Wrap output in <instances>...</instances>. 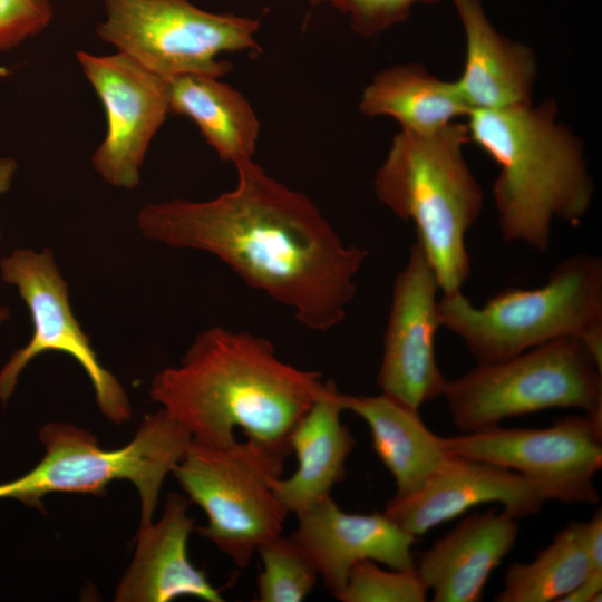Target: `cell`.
Returning <instances> with one entry per match:
<instances>
[{
	"instance_id": "cell-1",
	"label": "cell",
	"mask_w": 602,
	"mask_h": 602,
	"mask_svg": "<svg viewBox=\"0 0 602 602\" xmlns=\"http://www.w3.org/2000/svg\"><path fill=\"white\" fill-rule=\"evenodd\" d=\"M234 167L235 186L212 200L145 205L137 216L142 235L211 253L304 328H336L357 293L368 251L347 244L313 201L253 158Z\"/></svg>"
},
{
	"instance_id": "cell-2",
	"label": "cell",
	"mask_w": 602,
	"mask_h": 602,
	"mask_svg": "<svg viewBox=\"0 0 602 602\" xmlns=\"http://www.w3.org/2000/svg\"><path fill=\"white\" fill-rule=\"evenodd\" d=\"M322 373L281 360L273 343L221 326L200 332L149 396L192 438L214 446L246 439L289 456L290 435L327 388Z\"/></svg>"
},
{
	"instance_id": "cell-3",
	"label": "cell",
	"mask_w": 602,
	"mask_h": 602,
	"mask_svg": "<svg viewBox=\"0 0 602 602\" xmlns=\"http://www.w3.org/2000/svg\"><path fill=\"white\" fill-rule=\"evenodd\" d=\"M466 118L468 143L498 167L493 196L503 240L546 252L553 222L577 225L592 203L581 139L557 119L553 100Z\"/></svg>"
},
{
	"instance_id": "cell-4",
	"label": "cell",
	"mask_w": 602,
	"mask_h": 602,
	"mask_svg": "<svg viewBox=\"0 0 602 602\" xmlns=\"http://www.w3.org/2000/svg\"><path fill=\"white\" fill-rule=\"evenodd\" d=\"M466 124L428 135L399 132L375 174L381 204L414 223L443 294L462 291L470 276L466 235L479 217L484 194L465 159Z\"/></svg>"
},
{
	"instance_id": "cell-5",
	"label": "cell",
	"mask_w": 602,
	"mask_h": 602,
	"mask_svg": "<svg viewBox=\"0 0 602 602\" xmlns=\"http://www.w3.org/2000/svg\"><path fill=\"white\" fill-rule=\"evenodd\" d=\"M441 327L477 363L501 361L546 342L575 337L602 368V260L577 253L535 289L509 288L477 307L457 291L438 299Z\"/></svg>"
},
{
	"instance_id": "cell-6",
	"label": "cell",
	"mask_w": 602,
	"mask_h": 602,
	"mask_svg": "<svg viewBox=\"0 0 602 602\" xmlns=\"http://www.w3.org/2000/svg\"><path fill=\"white\" fill-rule=\"evenodd\" d=\"M39 440L43 457L27 474L0 484V499L41 509L48 494L103 495L111 482L125 479L139 495L143 526L153 522L164 479L183 459L192 436L161 408L118 449H103L90 431L66 423L42 426Z\"/></svg>"
},
{
	"instance_id": "cell-7",
	"label": "cell",
	"mask_w": 602,
	"mask_h": 602,
	"mask_svg": "<svg viewBox=\"0 0 602 602\" xmlns=\"http://www.w3.org/2000/svg\"><path fill=\"white\" fill-rule=\"evenodd\" d=\"M443 397L463 433L554 408L580 409L602 420V368L581 339L564 337L501 361L477 363L447 380Z\"/></svg>"
},
{
	"instance_id": "cell-8",
	"label": "cell",
	"mask_w": 602,
	"mask_h": 602,
	"mask_svg": "<svg viewBox=\"0 0 602 602\" xmlns=\"http://www.w3.org/2000/svg\"><path fill=\"white\" fill-rule=\"evenodd\" d=\"M288 456L253 440L214 446L192 438L172 472L191 502L205 513L198 534L239 569L260 545L282 534L289 512L271 487Z\"/></svg>"
},
{
	"instance_id": "cell-9",
	"label": "cell",
	"mask_w": 602,
	"mask_h": 602,
	"mask_svg": "<svg viewBox=\"0 0 602 602\" xmlns=\"http://www.w3.org/2000/svg\"><path fill=\"white\" fill-rule=\"evenodd\" d=\"M105 7L99 38L164 79L220 78L232 69L220 55L262 50L258 19L210 12L190 0H105Z\"/></svg>"
},
{
	"instance_id": "cell-10",
	"label": "cell",
	"mask_w": 602,
	"mask_h": 602,
	"mask_svg": "<svg viewBox=\"0 0 602 602\" xmlns=\"http://www.w3.org/2000/svg\"><path fill=\"white\" fill-rule=\"evenodd\" d=\"M1 276L17 287L27 304L33 332L30 341L17 349L0 370V400L4 404L13 394L27 365L46 351L72 357L89 377L96 402L103 415L119 425L132 418L129 398L118 381L98 360L89 337L72 313L68 285L59 272L52 251L37 253L16 249L0 261Z\"/></svg>"
},
{
	"instance_id": "cell-11",
	"label": "cell",
	"mask_w": 602,
	"mask_h": 602,
	"mask_svg": "<svg viewBox=\"0 0 602 602\" xmlns=\"http://www.w3.org/2000/svg\"><path fill=\"white\" fill-rule=\"evenodd\" d=\"M450 454L515 470L550 489L553 501L598 504L594 476L602 468V420L569 415L545 428H504L444 437Z\"/></svg>"
},
{
	"instance_id": "cell-12",
	"label": "cell",
	"mask_w": 602,
	"mask_h": 602,
	"mask_svg": "<svg viewBox=\"0 0 602 602\" xmlns=\"http://www.w3.org/2000/svg\"><path fill=\"white\" fill-rule=\"evenodd\" d=\"M77 59L107 117L106 137L93 155L94 168L110 185L134 188L149 143L169 113L166 79L122 52L78 51Z\"/></svg>"
},
{
	"instance_id": "cell-13",
	"label": "cell",
	"mask_w": 602,
	"mask_h": 602,
	"mask_svg": "<svg viewBox=\"0 0 602 602\" xmlns=\"http://www.w3.org/2000/svg\"><path fill=\"white\" fill-rule=\"evenodd\" d=\"M437 279L420 245L409 249L392 287L377 376L380 391L416 408L443 396L447 380L435 356Z\"/></svg>"
},
{
	"instance_id": "cell-14",
	"label": "cell",
	"mask_w": 602,
	"mask_h": 602,
	"mask_svg": "<svg viewBox=\"0 0 602 602\" xmlns=\"http://www.w3.org/2000/svg\"><path fill=\"white\" fill-rule=\"evenodd\" d=\"M553 501L547 487L515 470L448 453L414 493L390 498L383 513L418 537L468 509L498 503L516 520Z\"/></svg>"
},
{
	"instance_id": "cell-15",
	"label": "cell",
	"mask_w": 602,
	"mask_h": 602,
	"mask_svg": "<svg viewBox=\"0 0 602 602\" xmlns=\"http://www.w3.org/2000/svg\"><path fill=\"white\" fill-rule=\"evenodd\" d=\"M297 518L290 536L311 559L334 598L360 561L371 560L392 570L416 566L412 546L417 537L385 513H347L330 496Z\"/></svg>"
},
{
	"instance_id": "cell-16",
	"label": "cell",
	"mask_w": 602,
	"mask_h": 602,
	"mask_svg": "<svg viewBox=\"0 0 602 602\" xmlns=\"http://www.w3.org/2000/svg\"><path fill=\"white\" fill-rule=\"evenodd\" d=\"M188 505L181 494L169 493L159 520L139 526L135 554L116 588L115 601L168 602L181 596L224 601L188 559L187 541L194 530Z\"/></svg>"
},
{
	"instance_id": "cell-17",
	"label": "cell",
	"mask_w": 602,
	"mask_h": 602,
	"mask_svg": "<svg viewBox=\"0 0 602 602\" xmlns=\"http://www.w3.org/2000/svg\"><path fill=\"white\" fill-rule=\"evenodd\" d=\"M518 520L495 508L472 513L421 552L416 571L434 602H478L501 562L514 548Z\"/></svg>"
},
{
	"instance_id": "cell-18",
	"label": "cell",
	"mask_w": 602,
	"mask_h": 602,
	"mask_svg": "<svg viewBox=\"0 0 602 602\" xmlns=\"http://www.w3.org/2000/svg\"><path fill=\"white\" fill-rule=\"evenodd\" d=\"M465 36L457 89L473 110H496L533 101L537 59L533 49L499 33L480 0H450Z\"/></svg>"
},
{
	"instance_id": "cell-19",
	"label": "cell",
	"mask_w": 602,
	"mask_h": 602,
	"mask_svg": "<svg viewBox=\"0 0 602 602\" xmlns=\"http://www.w3.org/2000/svg\"><path fill=\"white\" fill-rule=\"evenodd\" d=\"M340 391L328 380L323 394L302 416L290 435L298 467L287 477H272L271 487L289 513L297 517L330 497L346 475V463L356 439L341 421Z\"/></svg>"
},
{
	"instance_id": "cell-20",
	"label": "cell",
	"mask_w": 602,
	"mask_h": 602,
	"mask_svg": "<svg viewBox=\"0 0 602 602\" xmlns=\"http://www.w3.org/2000/svg\"><path fill=\"white\" fill-rule=\"evenodd\" d=\"M340 401L344 410L367 423L373 450L395 479L396 497L417 491L448 454L444 437L424 424L419 409L383 392H341Z\"/></svg>"
},
{
	"instance_id": "cell-21",
	"label": "cell",
	"mask_w": 602,
	"mask_h": 602,
	"mask_svg": "<svg viewBox=\"0 0 602 602\" xmlns=\"http://www.w3.org/2000/svg\"><path fill=\"white\" fill-rule=\"evenodd\" d=\"M359 110L369 117H390L401 132L416 135L436 133L469 114L455 80H443L419 64L377 72L362 90Z\"/></svg>"
},
{
	"instance_id": "cell-22",
	"label": "cell",
	"mask_w": 602,
	"mask_h": 602,
	"mask_svg": "<svg viewBox=\"0 0 602 602\" xmlns=\"http://www.w3.org/2000/svg\"><path fill=\"white\" fill-rule=\"evenodd\" d=\"M169 113L191 118L222 161L252 159L259 118L245 96L217 77L183 75L166 79Z\"/></svg>"
},
{
	"instance_id": "cell-23",
	"label": "cell",
	"mask_w": 602,
	"mask_h": 602,
	"mask_svg": "<svg viewBox=\"0 0 602 602\" xmlns=\"http://www.w3.org/2000/svg\"><path fill=\"white\" fill-rule=\"evenodd\" d=\"M591 571L582 522H570L534 560L507 566L504 586L494 601L559 602Z\"/></svg>"
},
{
	"instance_id": "cell-24",
	"label": "cell",
	"mask_w": 602,
	"mask_h": 602,
	"mask_svg": "<svg viewBox=\"0 0 602 602\" xmlns=\"http://www.w3.org/2000/svg\"><path fill=\"white\" fill-rule=\"evenodd\" d=\"M256 553L262 563L256 580L258 601L300 602L313 590L319 572L290 534L269 540Z\"/></svg>"
},
{
	"instance_id": "cell-25",
	"label": "cell",
	"mask_w": 602,
	"mask_h": 602,
	"mask_svg": "<svg viewBox=\"0 0 602 602\" xmlns=\"http://www.w3.org/2000/svg\"><path fill=\"white\" fill-rule=\"evenodd\" d=\"M427 593L416 569L383 570L377 562L363 560L351 567L336 599L341 602H424Z\"/></svg>"
},
{
	"instance_id": "cell-26",
	"label": "cell",
	"mask_w": 602,
	"mask_h": 602,
	"mask_svg": "<svg viewBox=\"0 0 602 602\" xmlns=\"http://www.w3.org/2000/svg\"><path fill=\"white\" fill-rule=\"evenodd\" d=\"M440 0H309L311 6L328 4L348 16L352 30L362 37H376L408 19L418 3Z\"/></svg>"
},
{
	"instance_id": "cell-27",
	"label": "cell",
	"mask_w": 602,
	"mask_h": 602,
	"mask_svg": "<svg viewBox=\"0 0 602 602\" xmlns=\"http://www.w3.org/2000/svg\"><path fill=\"white\" fill-rule=\"evenodd\" d=\"M51 17L50 0H0V54L40 32Z\"/></svg>"
},
{
	"instance_id": "cell-28",
	"label": "cell",
	"mask_w": 602,
	"mask_h": 602,
	"mask_svg": "<svg viewBox=\"0 0 602 602\" xmlns=\"http://www.w3.org/2000/svg\"><path fill=\"white\" fill-rule=\"evenodd\" d=\"M585 550L592 571H602V509L598 507L588 522H582Z\"/></svg>"
},
{
	"instance_id": "cell-29",
	"label": "cell",
	"mask_w": 602,
	"mask_h": 602,
	"mask_svg": "<svg viewBox=\"0 0 602 602\" xmlns=\"http://www.w3.org/2000/svg\"><path fill=\"white\" fill-rule=\"evenodd\" d=\"M602 571H591L589 575L559 602H601Z\"/></svg>"
},
{
	"instance_id": "cell-30",
	"label": "cell",
	"mask_w": 602,
	"mask_h": 602,
	"mask_svg": "<svg viewBox=\"0 0 602 602\" xmlns=\"http://www.w3.org/2000/svg\"><path fill=\"white\" fill-rule=\"evenodd\" d=\"M16 163L13 159L0 158V194L10 187Z\"/></svg>"
},
{
	"instance_id": "cell-31",
	"label": "cell",
	"mask_w": 602,
	"mask_h": 602,
	"mask_svg": "<svg viewBox=\"0 0 602 602\" xmlns=\"http://www.w3.org/2000/svg\"><path fill=\"white\" fill-rule=\"evenodd\" d=\"M9 310L7 308H0V324L9 318Z\"/></svg>"
}]
</instances>
